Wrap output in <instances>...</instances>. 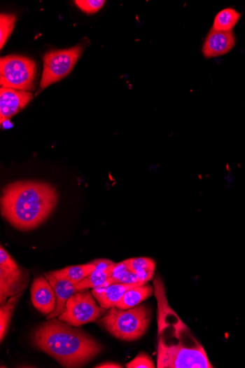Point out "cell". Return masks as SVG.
I'll use <instances>...</instances> for the list:
<instances>
[{
	"mask_svg": "<svg viewBox=\"0 0 245 368\" xmlns=\"http://www.w3.org/2000/svg\"><path fill=\"white\" fill-rule=\"evenodd\" d=\"M158 300V368H211L204 347L172 311L160 280L155 281Z\"/></svg>",
	"mask_w": 245,
	"mask_h": 368,
	"instance_id": "cell-1",
	"label": "cell"
},
{
	"mask_svg": "<svg viewBox=\"0 0 245 368\" xmlns=\"http://www.w3.org/2000/svg\"><path fill=\"white\" fill-rule=\"evenodd\" d=\"M58 200L56 189L50 184L19 181L9 184L1 197L2 216L12 226L27 231L47 219Z\"/></svg>",
	"mask_w": 245,
	"mask_h": 368,
	"instance_id": "cell-2",
	"label": "cell"
},
{
	"mask_svg": "<svg viewBox=\"0 0 245 368\" xmlns=\"http://www.w3.org/2000/svg\"><path fill=\"white\" fill-rule=\"evenodd\" d=\"M34 346L64 367H81L102 350L99 343L83 330L52 318L36 329Z\"/></svg>",
	"mask_w": 245,
	"mask_h": 368,
	"instance_id": "cell-3",
	"label": "cell"
},
{
	"mask_svg": "<svg viewBox=\"0 0 245 368\" xmlns=\"http://www.w3.org/2000/svg\"><path fill=\"white\" fill-rule=\"evenodd\" d=\"M152 312L145 304L128 310L113 306L99 320L98 324L116 339L133 341L141 339L150 324Z\"/></svg>",
	"mask_w": 245,
	"mask_h": 368,
	"instance_id": "cell-4",
	"label": "cell"
},
{
	"mask_svg": "<svg viewBox=\"0 0 245 368\" xmlns=\"http://www.w3.org/2000/svg\"><path fill=\"white\" fill-rule=\"evenodd\" d=\"M36 74L35 61L27 57L8 55L0 60V84L19 90H33Z\"/></svg>",
	"mask_w": 245,
	"mask_h": 368,
	"instance_id": "cell-5",
	"label": "cell"
},
{
	"mask_svg": "<svg viewBox=\"0 0 245 368\" xmlns=\"http://www.w3.org/2000/svg\"><path fill=\"white\" fill-rule=\"evenodd\" d=\"M88 289L74 294L66 302L58 319L75 327L96 322L108 310L99 306L94 297Z\"/></svg>",
	"mask_w": 245,
	"mask_h": 368,
	"instance_id": "cell-6",
	"label": "cell"
},
{
	"mask_svg": "<svg viewBox=\"0 0 245 368\" xmlns=\"http://www.w3.org/2000/svg\"><path fill=\"white\" fill-rule=\"evenodd\" d=\"M82 53L81 46H76L70 49L54 50L45 54L39 92L64 79L78 63Z\"/></svg>",
	"mask_w": 245,
	"mask_h": 368,
	"instance_id": "cell-7",
	"label": "cell"
},
{
	"mask_svg": "<svg viewBox=\"0 0 245 368\" xmlns=\"http://www.w3.org/2000/svg\"><path fill=\"white\" fill-rule=\"evenodd\" d=\"M29 272L20 267L1 245L0 247V305L27 288Z\"/></svg>",
	"mask_w": 245,
	"mask_h": 368,
	"instance_id": "cell-8",
	"label": "cell"
},
{
	"mask_svg": "<svg viewBox=\"0 0 245 368\" xmlns=\"http://www.w3.org/2000/svg\"><path fill=\"white\" fill-rule=\"evenodd\" d=\"M29 91L10 88H0V124L2 125L20 113L33 100Z\"/></svg>",
	"mask_w": 245,
	"mask_h": 368,
	"instance_id": "cell-9",
	"label": "cell"
},
{
	"mask_svg": "<svg viewBox=\"0 0 245 368\" xmlns=\"http://www.w3.org/2000/svg\"><path fill=\"white\" fill-rule=\"evenodd\" d=\"M31 300L35 308L43 315H48L56 308L55 291L47 278L39 275L31 287Z\"/></svg>",
	"mask_w": 245,
	"mask_h": 368,
	"instance_id": "cell-10",
	"label": "cell"
},
{
	"mask_svg": "<svg viewBox=\"0 0 245 368\" xmlns=\"http://www.w3.org/2000/svg\"><path fill=\"white\" fill-rule=\"evenodd\" d=\"M235 43L233 32H224L211 29L205 39L203 53L208 58L220 57L231 51Z\"/></svg>",
	"mask_w": 245,
	"mask_h": 368,
	"instance_id": "cell-11",
	"label": "cell"
},
{
	"mask_svg": "<svg viewBox=\"0 0 245 368\" xmlns=\"http://www.w3.org/2000/svg\"><path fill=\"white\" fill-rule=\"evenodd\" d=\"M44 275L50 282L56 297V308L47 316V320H50L58 318L63 313L67 301L79 291L76 289L75 285L66 280L56 278L50 273H45Z\"/></svg>",
	"mask_w": 245,
	"mask_h": 368,
	"instance_id": "cell-12",
	"label": "cell"
},
{
	"mask_svg": "<svg viewBox=\"0 0 245 368\" xmlns=\"http://www.w3.org/2000/svg\"><path fill=\"white\" fill-rule=\"evenodd\" d=\"M145 283L146 282L132 285L114 284L105 287L94 288L91 293L99 302L102 308L110 310L113 308V306H115L127 290Z\"/></svg>",
	"mask_w": 245,
	"mask_h": 368,
	"instance_id": "cell-13",
	"label": "cell"
},
{
	"mask_svg": "<svg viewBox=\"0 0 245 368\" xmlns=\"http://www.w3.org/2000/svg\"><path fill=\"white\" fill-rule=\"evenodd\" d=\"M153 292H154V289L147 282L134 287L127 291L115 306L120 310L133 308L149 298L153 294Z\"/></svg>",
	"mask_w": 245,
	"mask_h": 368,
	"instance_id": "cell-14",
	"label": "cell"
},
{
	"mask_svg": "<svg viewBox=\"0 0 245 368\" xmlns=\"http://www.w3.org/2000/svg\"><path fill=\"white\" fill-rule=\"evenodd\" d=\"M95 270L96 266L90 262L88 264L69 266L50 273L56 278L66 280L76 285Z\"/></svg>",
	"mask_w": 245,
	"mask_h": 368,
	"instance_id": "cell-15",
	"label": "cell"
},
{
	"mask_svg": "<svg viewBox=\"0 0 245 368\" xmlns=\"http://www.w3.org/2000/svg\"><path fill=\"white\" fill-rule=\"evenodd\" d=\"M128 270L134 273L143 282L149 281L154 275L156 264L150 258L137 257L125 260Z\"/></svg>",
	"mask_w": 245,
	"mask_h": 368,
	"instance_id": "cell-16",
	"label": "cell"
},
{
	"mask_svg": "<svg viewBox=\"0 0 245 368\" xmlns=\"http://www.w3.org/2000/svg\"><path fill=\"white\" fill-rule=\"evenodd\" d=\"M241 14L233 8H225L217 14L214 18L212 29L219 32H233V29L240 20Z\"/></svg>",
	"mask_w": 245,
	"mask_h": 368,
	"instance_id": "cell-17",
	"label": "cell"
},
{
	"mask_svg": "<svg viewBox=\"0 0 245 368\" xmlns=\"http://www.w3.org/2000/svg\"><path fill=\"white\" fill-rule=\"evenodd\" d=\"M115 264L106 268L96 269L90 273L83 281L76 285V289L78 291H82L90 288L94 289L99 287L109 279Z\"/></svg>",
	"mask_w": 245,
	"mask_h": 368,
	"instance_id": "cell-18",
	"label": "cell"
},
{
	"mask_svg": "<svg viewBox=\"0 0 245 368\" xmlns=\"http://www.w3.org/2000/svg\"><path fill=\"white\" fill-rule=\"evenodd\" d=\"M22 294L21 293L16 297L9 298L5 304L1 305V308H0V340H1V342H3L7 334L15 306L19 302Z\"/></svg>",
	"mask_w": 245,
	"mask_h": 368,
	"instance_id": "cell-19",
	"label": "cell"
},
{
	"mask_svg": "<svg viewBox=\"0 0 245 368\" xmlns=\"http://www.w3.org/2000/svg\"><path fill=\"white\" fill-rule=\"evenodd\" d=\"M16 21V15L8 13L0 15V48L1 50L11 35Z\"/></svg>",
	"mask_w": 245,
	"mask_h": 368,
	"instance_id": "cell-20",
	"label": "cell"
},
{
	"mask_svg": "<svg viewBox=\"0 0 245 368\" xmlns=\"http://www.w3.org/2000/svg\"><path fill=\"white\" fill-rule=\"evenodd\" d=\"M145 282L142 280L131 271L126 269L118 273L114 278L107 280L99 288L105 287L114 284H136Z\"/></svg>",
	"mask_w": 245,
	"mask_h": 368,
	"instance_id": "cell-21",
	"label": "cell"
},
{
	"mask_svg": "<svg viewBox=\"0 0 245 368\" xmlns=\"http://www.w3.org/2000/svg\"><path fill=\"white\" fill-rule=\"evenodd\" d=\"M82 11L87 14L97 13L104 6V0H76L74 2Z\"/></svg>",
	"mask_w": 245,
	"mask_h": 368,
	"instance_id": "cell-22",
	"label": "cell"
},
{
	"mask_svg": "<svg viewBox=\"0 0 245 368\" xmlns=\"http://www.w3.org/2000/svg\"><path fill=\"white\" fill-rule=\"evenodd\" d=\"M127 368H154L155 364L152 359L144 353L137 355L127 364Z\"/></svg>",
	"mask_w": 245,
	"mask_h": 368,
	"instance_id": "cell-23",
	"label": "cell"
},
{
	"mask_svg": "<svg viewBox=\"0 0 245 368\" xmlns=\"http://www.w3.org/2000/svg\"><path fill=\"white\" fill-rule=\"evenodd\" d=\"M92 264L96 266V269L106 268L115 264L111 260L106 259L94 260V261H92Z\"/></svg>",
	"mask_w": 245,
	"mask_h": 368,
	"instance_id": "cell-24",
	"label": "cell"
},
{
	"mask_svg": "<svg viewBox=\"0 0 245 368\" xmlns=\"http://www.w3.org/2000/svg\"><path fill=\"white\" fill-rule=\"evenodd\" d=\"M94 367L97 368H120L122 367L120 364L112 362H106L105 363L100 364L99 365H97Z\"/></svg>",
	"mask_w": 245,
	"mask_h": 368,
	"instance_id": "cell-25",
	"label": "cell"
}]
</instances>
